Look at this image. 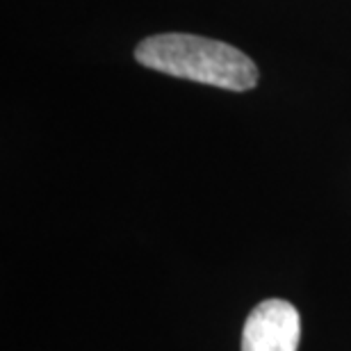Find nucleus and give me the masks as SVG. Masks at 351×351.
I'll use <instances>...</instances> for the list:
<instances>
[{"mask_svg":"<svg viewBox=\"0 0 351 351\" xmlns=\"http://www.w3.org/2000/svg\"><path fill=\"white\" fill-rule=\"evenodd\" d=\"M135 58L160 73L230 91H247L258 82V66L249 55L199 34H153L137 46Z\"/></svg>","mask_w":351,"mask_h":351,"instance_id":"1","label":"nucleus"},{"mask_svg":"<svg viewBox=\"0 0 351 351\" xmlns=\"http://www.w3.org/2000/svg\"><path fill=\"white\" fill-rule=\"evenodd\" d=\"M301 319L290 301L267 299L244 322L242 351H297Z\"/></svg>","mask_w":351,"mask_h":351,"instance_id":"2","label":"nucleus"}]
</instances>
